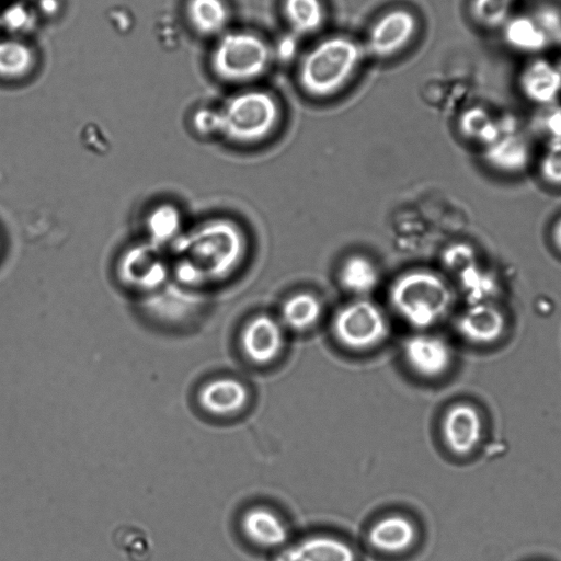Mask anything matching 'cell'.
Masks as SVG:
<instances>
[{"instance_id": "6da1fadb", "label": "cell", "mask_w": 561, "mask_h": 561, "mask_svg": "<svg viewBox=\"0 0 561 561\" xmlns=\"http://www.w3.org/2000/svg\"><path fill=\"white\" fill-rule=\"evenodd\" d=\"M390 301L397 312L415 328H427L450 309L453 291L437 274L411 271L399 276L390 289Z\"/></svg>"}, {"instance_id": "7a4b0ae2", "label": "cell", "mask_w": 561, "mask_h": 561, "mask_svg": "<svg viewBox=\"0 0 561 561\" xmlns=\"http://www.w3.org/2000/svg\"><path fill=\"white\" fill-rule=\"evenodd\" d=\"M362 55V48L344 36L320 42L301 62L299 80L302 88L316 96L336 92L352 76Z\"/></svg>"}, {"instance_id": "3957f363", "label": "cell", "mask_w": 561, "mask_h": 561, "mask_svg": "<svg viewBox=\"0 0 561 561\" xmlns=\"http://www.w3.org/2000/svg\"><path fill=\"white\" fill-rule=\"evenodd\" d=\"M278 107L263 91H247L229 99L215 111V130L240 144H253L265 138L275 127Z\"/></svg>"}, {"instance_id": "277c9868", "label": "cell", "mask_w": 561, "mask_h": 561, "mask_svg": "<svg viewBox=\"0 0 561 561\" xmlns=\"http://www.w3.org/2000/svg\"><path fill=\"white\" fill-rule=\"evenodd\" d=\"M271 51L256 35L244 32L225 34L211 54V67L226 81L254 79L266 69Z\"/></svg>"}, {"instance_id": "5b68a950", "label": "cell", "mask_w": 561, "mask_h": 561, "mask_svg": "<svg viewBox=\"0 0 561 561\" xmlns=\"http://www.w3.org/2000/svg\"><path fill=\"white\" fill-rule=\"evenodd\" d=\"M194 253L198 274L221 277L240 263L244 252V238L234 224L227 220L210 222L196 234Z\"/></svg>"}, {"instance_id": "8992f818", "label": "cell", "mask_w": 561, "mask_h": 561, "mask_svg": "<svg viewBox=\"0 0 561 561\" xmlns=\"http://www.w3.org/2000/svg\"><path fill=\"white\" fill-rule=\"evenodd\" d=\"M336 339L353 350L379 344L388 334V321L381 309L368 300H356L342 307L334 317Z\"/></svg>"}, {"instance_id": "52a82bcc", "label": "cell", "mask_w": 561, "mask_h": 561, "mask_svg": "<svg viewBox=\"0 0 561 561\" xmlns=\"http://www.w3.org/2000/svg\"><path fill=\"white\" fill-rule=\"evenodd\" d=\"M415 26V18L409 11H389L373 25L367 38V48L376 56L392 55L410 41Z\"/></svg>"}, {"instance_id": "ba28073f", "label": "cell", "mask_w": 561, "mask_h": 561, "mask_svg": "<svg viewBox=\"0 0 561 561\" xmlns=\"http://www.w3.org/2000/svg\"><path fill=\"white\" fill-rule=\"evenodd\" d=\"M519 88L524 96L542 107L556 104L561 95V69L545 58H535L523 68Z\"/></svg>"}, {"instance_id": "9c48e42d", "label": "cell", "mask_w": 561, "mask_h": 561, "mask_svg": "<svg viewBox=\"0 0 561 561\" xmlns=\"http://www.w3.org/2000/svg\"><path fill=\"white\" fill-rule=\"evenodd\" d=\"M241 345L244 354L252 362L270 363L283 348L282 327L272 317L259 314L245 324L241 335Z\"/></svg>"}, {"instance_id": "30bf717a", "label": "cell", "mask_w": 561, "mask_h": 561, "mask_svg": "<svg viewBox=\"0 0 561 561\" xmlns=\"http://www.w3.org/2000/svg\"><path fill=\"white\" fill-rule=\"evenodd\" d=\"M249 391L238 379L219 377L203 383L197 392L201 409L214 416L239 412L248 402Z\"/></svg>"}, {"instance_id": "8fae6325", "label": "cell", "mask_w": 561, "mask_h": 561, "mask_svg": "<svg viewBox=\"0 0 561 561\" xmlns=\"http://www.w3.org/2000/svg\"><path fill=\"white\" fill-rule=\"evenodd\" d=\"M500 121L502 133L492 144L484 147V158L492 167L501 171H520L529 161L528 144L517 131L513 119Z\"/></svg>"}, {"instance_id": "7c38bea8", "label": "cell", "mask_w": 561, "mask_h": 561, "mask_svg": "<svg viewBox=\"0 0 561 561\" xmlns=\"http://www.w3.org/2000/svg\"><path fill=\"white\" fill-rule=\"evenodd\" d=\"M504 329L505 318L502 311L489 301L470 304L457 321L459 333L477 344L496 341Z\"/></svg>"}, {"instance_id": "4fadbf2b", "label": "cell", "mask_w": 561, "mask_h": 561, "mask_svg": "<svg viewBox=\"0 0 561 561\" xmlns=\"http://www.w3.org/2000/svg\"><path fill=\"white\" fill-rule=\"evenodd\" d=\"M404 356L416 373L426 377L442 374L450 363L447 343L431 334L411 336L404 344Z\"/></svg>"}, {"instance_id": "5bb4252c", "label": "cell", "mask_w": 561, "mask_h": 561, "mask_svg": "<svg viewBox=\"0 0 561 561\" xmlns=\"http://www.w3.org/2000/svg\"><path fill=\"white\" fill-rule=\"evenodd\" d=\"M448 447L458 455L470 453L481 436L479 413L469 404H457L448 410L443 423Z\"/></svg>"}, {"instance_id": "9a60e30c", "label": "cell", "mask_w": 561, "mask_h": 561, "mask_svg": "<svg viewBox=\"0 0 561 561\" xmlns=\"http://www.w3.org/2000/svg\"><path fill=\"white\" fill-rule=\"evenodd\" d=\"M276 561H355V553L335 537L312 536L283 550Z\"/></svg>"}, {"instance_id": "2e32d148", "label": "cell", "mask_w": 561, "mask_h": 561, "mask_svg": "<svg viewBox=\"0 0 561 561\" xmlns=\"http://www.w3.org/2000/svg\"><path fill=\"white\" fill-rule=\"evenodd\" d=\"M416 530L411 520L390 515L375 523L368 531V540L376 549L397 553L408 549L415 540Z\"/></svg>"}, {"instance_id": "e0dca14e", "label": "cell", "mask_w": 561, "mask_h": 561, "mask_svg": "<svg viewBox=\"0 0 561 561\" xmlns=\"http://www.w3.org/2000/svg\"><path fill=\"white\" fill-rule=\"evenodd\" d=\"M241 525L248 538L262 547H277L288 538V529L283 519L264 507L249 510Z\"/></svg>"}, {"instance_id": "ac0fdd59", "label": "cell", "mask_w": 561, "mask_h": 561, "mask_svg": "<svg viewBox=\"0 0 561 561\" xmlns=\"http://www.w3.org/2000/svg\"><path fill=\"white\" fill-rule=\"evenodd\" d=\"M505 43L524 54H538L551 43L533 15L511 16L503 25Z\"/></svg>"}, {"instance_id": "d6986e66", "label": "cell", "mask_w": 561, "mask_h": 561, "mask_svg": "<svg viewBox=\"0 0 561 561\" xmlns=\"http://www.w3.org/2000/svg\"><path fill=\"white\" fill-rule=\"evenodd\" d=\"M186 15L196 32L214 35L225 28L229 13L224 0H188Z\"/></svg>"}, {"instance_id": "ffe728a7", "label": "cell", "mask_w": 561, "mask_h": 561, "mask_svg": "<svg viewBox=\"0 0 561 561\" xmlns=\"http://www.w3.org/2000/svg\"><path fill=\"white\" fill-rule=\"evenodd\" d=\"M340 282L350 293L364 295L376 288L379 282V272L369 259L363 255H353L342 264Z\"/></svg>"}, {"instance_id": "44dd1931", "label": "cell", "mask_w": 561, "mask_h": 561, "mask_svg": "<svg viewBox=\"0 0 561 561\" xmlns=\"http://www.w3.org/2000/svg\"><path fill=\"white\" fill-rule=\"evenodd\" d=\"M459 128L465 137L486 147L502 133L501 121L481 106H472L459 117Z\"/></svg>"}, {"instance_id": "7402d4cb", "label": "cell", "mask_w": 561, "mask_h": 561, "mask_svg": "<svg viewBox=\"0 0 561 561\" xmlns=\"http://www.w3.org/2000/svg\"><path fill=\"white\" fill-rule=\"evenodd\" d=\"M322 313L320 300L309 293H298L283 305L282 318L293 330L304 331L311 328Z\"/></svg>"}, {"instance_id": "603a6c76", "label": "cell", "mask_w": 561, "mask_h": 561, "mask_svg": "<svg viewBox=\"0 0 561 561\" xmlns=\"http://www.w3.org/2000/svg\"><path fill=\"white\" fill-rule=\"evenodd\" d=\"M35 55L32 48L19 39H0V78L19 79L33 68Z\"/></svg>"}, {"instance_id": "cb8c5ba5", "label": "cell", "mask_w": 561, "mask_h": 561, "mask_svg": "<svg viewBox=\"0 0 561 561\" xmlns=\"http://www.w3.org/2000/svg\"><path fill=\"white\" fill-rule=\"evenodd\" d=\"M284 10L288 23L298 34L317 31L323 21L320 0H285Z\"/></svg>"}, {"instance_id": "d4e9b609", "label": "cell", "mask_w": 561, "mask_h": 561, "mask_svg": "<svg viewBox=\"0 0 561 561\" xmlns=\"http://www.w3.org/2000/svg\"><path fill=\"white\" fill-rule=\"evenodd\" d=\"M513 0H471L473 21L483 28L503 27L512 16Z\"/></svg>"}, {"instance_id": "484cf974", "label": "cell", "mask_w": 561, "mask_h": 561, "mask_svg": "<svg viewBox=\"0 0 561 561\" xmlns=\"http://www.w3.org/2000/svg\"><path fill=\"white\" fill-rule=\"evenodd\" d=\"M463 289L468 293L471 304L485 302L495 290L493 277L482 271L478 264L458 275Z\"/></svg>"}, {"instance_id": "4316f807", "label": "cell", "mask_w": 561, "mask_h": 561, "mask_svg": "<svg viewBox=\"0 0 561 561\" xmlns=\"http://www.w3.org/2000/svg\"><path fill=\"white\" fill-rule=\"evenodd\" d=\"M33 23V13L22 3L10 4L0 13V24L14 34L31 30Z\"/></svg>"}, {"instance_id": "83f0119b", "label": "cell", "mask_w": 561, "mask_h": 561, "mask_svg": "<svg viewBox=\"0 0 561 561\" xmlns=\"http://www.w3.org/2000/svg\"><path fill=\"white\" fill-rule=\"evenodd\" d=\"M443 262L448 270L458 276L469 267L476 265L477 259L470 245L456 243L444 251Z\"/></svg>"}, {"instance_id": "f1b7e54d", "label": "cell", "mask_w": 561, "mask_h": 561, "mask_svg": "<svg viewBox=\"0 0 561 561\" xmlns=\"http://www.w3.org/2000/svg\"><path fill=\"white\" fill-rule=\"evenodd\" d=\"M540 172L549 183L561 185V141H549L541 159Z\"/></svg>"}, {"instance_id": "f546056e", "label": "cell", "mask_w": 561, "mask_h": 561, "mask_svg": "<svg viewBox=\"0 0 561 561\" xmlns=\"http://www.w3.org/2000/svg\"><path fill=\"white\" fill-rule=\"evenodd\" d=\"M548 36L550 43H559L561 39V13L553 8H541L533 15Z\"/></svg>"}, {"instance_id": "4dcf8cb0", "label": "cell", "mask_w": 561, "mask_h": 561, "mask_svg": "<svg viewBox=\"0 0 561 561\" xmlns=\"http://www.w3.org/2000/svg\"><path fill=\"white\" fill-rule=\"evenodd\" d=\"M538 126L549 141H561V106L549 105L538 119Z\"/></svg>"}, {"instance_id": "1f68e13d", "label": "cell", "mask_w": 561, "mask_h": 561, "mask_svg": "<svg viewBox=\"0 0 561 561\" xmlns=\"http://www.w3.org/2000/svg\"><path fill=\"white\" fill-rule=\"evenodd\" d=\"M171 209L161 208L152 216V229L158 234L164 236L171 233L176 225V216Z\"/></svg>"}, {"instance_id": "d6a6232c", "label": "cell", "mask_w": 561, "mask_h": 561, "mask_svg": "<svg viewBox=\"0 0 561 561\" xmlns=\"http://www.w3.org/2000/svg\"><path fill=\"white\" fill-rule=\"evenodd\" d=\"M298 50V39L294 34L283 35L276 43V55L282 60H289Z\"/></svg>"}, {"instance_id": "836d02e7", "label": "cell", "mask_w": 561, "mask_h": 561, "mask_svg": "<svg viewBox=\"0 0 561 561\" xmlns=\"http://www.w3.org/2000/svg\"><path fill=\"white\" fill-rule=\"evenodd\" d=\"M39 7L45 14H53L58 10L59 4L57 0H41Z\"/></svg>"}, {"instance_id": "e575fe53", "label": "cell", "mask_w": 561, "mask_h": 561, "mask_svg": "<svg viewBox=\"0 0 561 561\" xmlns=\"http://www.w3.org/2000/svg\"><path fill=\"white\" fill-rule=\"evenodd\" d=\"M552 239L556 247L561 251V219H559L553 226Z\"/></svg>"}, {"instance_id": "d590c367", "label": "cell", "mask_w": 561, "mask_h": 561, "mask_svg": "<svg viewBox=\"0 0 561 561\" xmlns=\"http://www.w3.org/2000/svg\"><path fill=\"white\" fill-rule=\"evenodd\" d=\"M558 44H559V46H560V49H561V39L559 41V43H558Z\"/></svg>"}]
</instances>
